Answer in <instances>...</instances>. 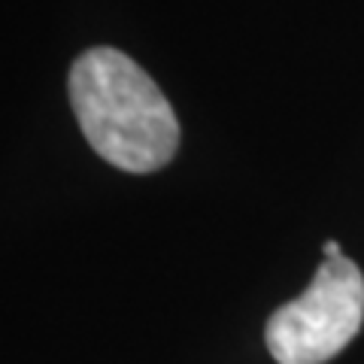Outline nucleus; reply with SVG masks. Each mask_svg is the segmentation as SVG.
<instances>
[{
  "label": "nucleus",
  "instance_id": "obj_1",
  "mask_svg": "<svg viewBox=\"0 0 364 364\" xmlns=\"http://www.w3.org/2000/svg\"><path fill=\"white\" fill-rule=\"evenodd\" d=\"M70 104L85 140L128 173L161 170L179 149L176 112L155 79L124 52L97 46L70 70Z\"/></svg>",
  "mask_w": 364,
  "mask_h": 364
},
{
  "label": "nucleus",
  "instance_id": "obj_2",
  "mask_svg": "<svg viewBox=\"0 0 364 364\" xmlns=\"http://www.w3.org/2000/svg\"><path fill=\"white\" fill-rule=\"evenodd\" d=\"M364 322V277L346 255L325 258L301 298L267 318V349L279 364H325Z\"/></svg>",
  "mask_w": 364,
  "mask_h": 364
},
{
  "label": "nucleus",
  "instance_id": "obj_3",
  "mask_svg": "<svg viewBox=\"0 0 364 364\" xmlns=\"http://www.w3.org/2000/svg\"><path fill=\"white\" fill-rule=\"evenodd\" d=\"M322 252H325V258H340V255H343V249H340V243H337V240H325Z\"/></svg>",
  "mask_w": 364,
  "mask_h": 364
}]
</instances>
